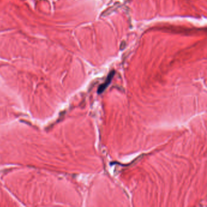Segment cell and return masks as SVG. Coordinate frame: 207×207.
Here are the masks:
<instances>
[{
  "mask_svg": "<svg viewBox=\"0 0 207 207\" xmlns=\"http://www.w3.org/2000/svg\"><path fill=\"white\" fill-rule=\"evenodd\" d=\"M114 74H115V72L114 71H111L109 73V74L108 75V77H107V78H106V80L105 81V82L99 86V87L98 89V90H97L99 94H100L102 93H103L104 90L107 88V87L109 86V84L111 82V80H112V79L114 75Z\"/></svg>",
  "mask_w": 207,
  "mask_h": 207,
  "instance_id": "obj_1",
  "label": "cell"
}]
</instances>
